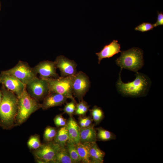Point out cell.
<instances>
[{"mask_svg":"<svg viewBox=\"0 0 163 163\" xmlns=\"http://www.w3.org/2000/svg\"><path fill=\"white\" fill-rule=\"evenodd\" d=\"M77 102L75 100H72L69 102L66 103L62 110L63 113L68 114L69 117H73L75 110Z\"/></svg>","mask_w":163,"mask_h":163,"instance_id":"27","label":"cell"},{"mask_svg":"<svg viewBox=\"0 0 163 163\" xmlns=\"http://www.w3.org/2000/svg\"><path fill=\"white\" fill-rule=\"evenodd\" d=\"M122 69H120L119 78L116 83V87L118 92L123 96L132 97L145 96L147 94L152 82L146 75L136 72V78L133 81L125 83L121 77Z\"/></svg>","mask_w":163,"mask_h":163,"instance_id":"2","label":"cell"},{"mask_svg":"<svg viewBox=\"0 0 163 163\" xmlns=\"http://www.w3.org/2000/svg\"><path fill=\"white\" fill-rule=\"evenodd\" d=\"M154 27L153 24L149 22H143L136 27L135 28V30L144 32L152 30Z\"/></svg>","mask_w":163,"mask_h":163,"instance_id":"28","label":"cell"},{"mask_svg":"<svg viewBox=\"0 0 163 163\" xmlns=\"http://www.w3.org/2000/svg\"><path fill=\"white\" fill-rule=\"evenodd\" d=\"M54 163H74L65 146L60 147L56 154Z\"/></svg>","mask_w":163,"mask_h":163,"instance_id":"21","label":"cell"},{"mask_svg":"<svg viewBox=\"0 0 163 163\" xmlns=\"http://www.w3.org/2000/svg\"><path fill=\"white\" fill-rule=\"evenodd\" d=\"M60 147L53 141L46 142L42 144L37 149L34 150L33 154L38 163H54Z\"/></svg>","mask_w":163,"mask_h":163,"instance_id":"7","label":"cell"},{"mask_svg":"<svg viewBox=\"0 0 163 163\" xmlns=\"http://www.w3.org/2000/svg\"><path fill=\"white\" fill-rule=\"evenodd\" d=\"M90 116L96 125L99 124L104 117V113L102 108L96 105L94 106L92 109L89 110Z\"/></svg>","mask_w":163,"mask_h":163,"instance_id":"23","label":"cell"},{"mask_svg":"<svg viewBox=\"0 0 163 163\" xmlns=\"http://www.w3.org/2000/svg\"><path fill=\"white\" fill-rule=\"evenodd\" d=\"M120 45L117 40H113L109 44L104 46L99 52L96 53L98 56V63L104 58H109L121 52Z\"/></svg>","mask_w":163,"mask_h":163,"instance_id":"14","label":"cell"},{"mask_svg":"<svg viewBox=\"0 0 163 163\" xmlns=\"http://www.w3.org/2000/svg\"><path fill=\"white\" fill-rule=\"evenodd\" d=\"M26 88L30 95L38 101L43 100L50 92L47 82L38 77L27 84Z\"/></svg>","mask_w":163,"mask_h":163,"instance_id":"8","label":"cell"},{"mask_svg":"<svg viewBox=\"0 0 163 163\" xmlns=\"http://www.w3.org/2000/svg\"><path fill=\"white\" fill-rule=\"evenodd\" d=\"M90 86L89 78L85 73L79 71L74 76L72 85L73 95L79 101L83 99Z\"/></svg>","mask_w":163,"mask_h":163,"instance_id":"9","label":"cell"},{"mask_svg":"<svg viewBox=\"0 0 163 163\" xmlns=\"http://www.w3.org/2000/svg\"><path fill=\"white\" fill-rule=\"evenodd\" d=\"M41 144L40 136L37 134L31 136L27 142L28 147L30 150L36 149L40 147Z\"/></svg>","mask_w":163,"mask_h":163,"instance_id":"26","label":"cell"},{"mask_svg":"<svg viewBox=\"0 0 163 163\" xmlns=\"http://www.w3.org/2000/svg\"><path fill=\"white\" fill-rule=\"evenodd\" d=\"M120 53V56L116 59L115 62L121 69L136 72L144 66L143 52L142 49L133 47Z\"/></svg>","mask_w":163,"mask_h":163,"instance_id":"3","label":"cell"},{"mask_svg":"<svg viewBox=\"0 0 163 163\" xmlns=\"http://www.w3.org/2000/svg\"><path fill=\"white\" fill-rule=\"evenodd\" d=\"M74 76L44 79L48 83L50 92L62 95L67 98L75 100L73 95L72 85Z\"/></svg>","mask_w":163,"mask_h":163,"instance_id":"5","label":"cell"},{"mask_svg":"<svg viewBox=\"0 0 163 163\" xmlns=\"http://www.w3.org/2000/svg\"><path fill=\"white\" fill-rule=\"evenodd\" d=\"M89 106L83 99L77 103L74 115L84 116L89 110Z\"/></svg>","mask_w":163,"mask_h":163,"instance_id":"24","label":"cell"},{"mask_svg":"<svg viewBox=\"0 0 163 163\" xmlns=\"http://www.w3.org/2000/svg\"><path fill=\"white\" fill-rule=\"evenodd\" d=\"M2 97L0 104V126L9 129L16 126L18 97L2 85Z\"/></svg>","mask_w":163,"mask_h":163,"instance_id":"1","label":"cell"},{"mask_svg":"<svg viewBox=\"0 0 163 163\" xmlns=\"http://www.w3.org/2000/svg\"><path fill=\"white\" fill-rule=\"evenodd\" d=\"M105 153L98 147L96 142L90 144L89 150L90 163H103Z\"/></svg>","mask_w":163,"mask_h":163,"instance_id":"17","label":"cell"},{"mask_svg":"<svg viewBox=\"0 0 163 163\" xmlns=\"http://www.w3.org/2000/svg\"><path fill=\"white\" fill-rule=\"evenodd\" d=\"M65 147L74 163L81 162V159L75 145L69 140L66 144Z\"/></svg>","mask_w":163,"mask_h":163,"instance_id":"22","label":"cell"},{"mask_svg":"<svg viewBox=\"0 0 163 163\" xmlns=\"http://www.w3.org/2000/svg\"><path fill=\"white\" fill-rule=\"evenodd\" d=\"M33 68L36 74H38L40 78L42 79H44L59 77L56 72L57 68L54 61L49 60L41 61Z\"/></svg>","mask_w":163,"mask_h":163,"instance_id":"12","label":"cell"},{"mask_svg":"<svg viewBox=\"0 0 163 163\" xmlns=\"http://www.w3.org/2000/svg\"><path fill=\"white\" fill-rule=\"evenodd\" d=\"M66 126L68 133L69 140L75 145L80 142V127L73 117H69Z\"/></svg>","mask_w":163,"mask_h":163,"instance_id":"15","label":"cell"},{"mask_svg":"<svg viewBox=\"0 0 163 163\" xmlns=\"http://www.w3.org/2000/svg\"><path fill=\"white\" fill-rule=\"evenodd\" d=\"M0 82L8 90L15 94L19 97L26 88V85L16 78L1 72Z\"/></svg>","mask_w":163,"mask_h":163,"instance_id":"11","label":"cell"},{"mask_svg":"<svg viewBox=\"0 0 163 163\" xmlns=\"http://www.w3.org/2000/svg\"><path fill=\"white\" fill-rule=\"evenodd\" d=\"M85 124V127H87L92 124L93 121L91 116H82Z\"/></svg>","mask_w":163,"mask_h":163,"instance_id":"31","label":"cell"},{"mask_svg":"<svg viewBox=\"0 0 163 163\" xmlns=\"http://www.w3.org/2000/svg\"><path fill=\"white\" fill-rule=\"evenodd\" d=\"M57 129L54 127L47 126L44 131L43 139L46 142L53 141L54 139Z\"/></svg>","mask_w":163,"mask_h":163,"instance_id":"25","label":"cell"},{"mask_svg":"<svg viewBox=\"0 0 163 163\" xmlns=\"http://www.w3.org/2000/svg\"><path fill=\"white\" fill-rule=\"evenodd\" d=\"M69 137L66 126L61 127L57 131L53 142L60 147H65Z\"/></svg>","mask_w":163,"mask_h":163,"instance_id":"18","label":"cell"},{"mask_svg":"<svg viewBox=\"0 0 163 163\" xmlns=\"http://www.w3.org/2000/svg\"><path fill=\"white\" fill-rule=\"evenodd\" d=\"M90 144L79 142L76 145L78 154L81 158V162L90 163L89 150Z\"/></svg>","mask_w":163,"mask_h":163,"instance_id":"19","label":"cell"},{"mask_svg":"<svg viewBox=\"0 0 163 163\" xmlns=\"http://www.w3.org/2000/svg\"><path fill=\"white\" fill-rule=\"evenodd\" d=\"M68 98L62 94L50 92L43 100L41 108L46 110L50 108L60 106L66 102Z\"/></svg>","mask_w":163,"mask_h":163,"instance_id":"13","label":"cell"},{"mask_svg":"<svg viewBox=\"0 0 163 163\" xmlns=\"http://www.w3.org/2000/svg\"><path fill=\"white\" fill-rule=\"evenodd\" d=\"M0 84H1L0 82ZM2 97V94L1 90V89H0V104L1 102Z\"/></svg>","mask_w":163,"mask_h":163,"instance_id":"32","label":"cell"},{"mask_svg":"<svg viewBox=\"0 0 163 163\" xmlns=\"http://www.w3.org/2000/svg\"><path fill=\"white\" fill-rule=\"evenodd\" d=\"M94 124L85 128H80V142L81 143H95L97 141L96 131Z\"/></svg>","mask_w":163,"mask_h":163,"instance_id":"16","label":"cell"},{"mask_svg":"<svg viewBox=\"0 0 163 163\" xmlns=\"http://www.w3.org/2000/svg\"><path fill=\"white\" fill-rule=\"evenodd\" d=\"M54 62L56 68L60 71L62 77L74 76L78 72L76 63L63 55L57 56Z\"/></svg>","mask_w":163,"mask_h":163,"instance_id":"10","label":"cell"},{"mask_svg":"<svg viewBox=\"0 0 163 163\" xmlns=\"http://www.w3.org/2000/svg\"><path fill=\"white\" fill-rule=\"evenodd\" d=\"M95 129L97 141L105 142L115 140L116 139V136L115 134L102 127H99Z\"/></svg>","mask_w":163,"mask_h":163,"instance_id":"20","label":"cell"},{"mask_svg":"<svg viewBox=\"0 0 163 163\" xmlns=\"http://www.w3.org/2000/svg\"><path fill=\"white\" fill-rule=\"evenodd\" d=\"M41 108V104L31 97L25 88L21 96L18 97L16 126L25 122L31 114Z\"/></svg>","mask_w":163,"mask_h":163,"instance_id":"4","label":"cell"},{"mask_svg":"<svg viewBox=\"0 0 163 163\" xmlns=\"http://www.w3.org/2000/svg\"><path fill=\"white\" fill-rule=\"evenodd\" d=\"M153 24L154 27L163 25V14L161 12H159L158 11L157 21Z\"/></svg>","mask_w":163,"mask_h":163,"instance_id":"30","label":"cell"},{"mask_svg":"<svg viewBox=\"0 0 163 163\" xmlns=\"http://www.w3.org/2000/svg\"><path fill=\"white\" fill-rule=\"evenodd\" d=\"M1 7H2V4L1 1L0 0V12L1 11Z\"/></svg>","mask_w":163,"mask_h":163,"instance_id":"33","label":"cell"},{"mask_svg":"<svg viewBox=\"0 0 163 163\" xmlns=\"http://www.w3.org/2000/svg\"><path fill=\"white\" fill-rule=\"evenodd\" d=\"M64 113H63L56 115L54 118V124L57 127L66 125L67 123L66 119L62 116V114Z\"/></svg>","mask_w":163,"mask_h":163,"instance_id":"29","label":"cell"},{"mask_svg":"<svg viewBox=\"0 0 163 163\" xmlns=\"http://www.w3.org/2000/svg\"><path fill=\"white\" fill-rule=\"evenodd\" d=\"M1 72L14 77L25 85L37 77L33 68L27 62L21 60L13 68Z\"/></svg>","mask_w":163,"mask_h":163,"instance_id":"6","label":"cell"}]
</instances>
